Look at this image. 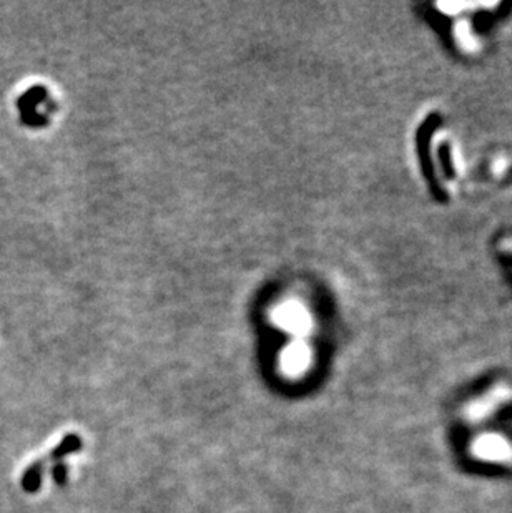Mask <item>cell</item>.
Listing matches in <instances>:
<instances>
[{"mask_svg":"<svg viewBox=\"0 0 512 513\" xmlns=\"http://www.w3.org/2000/svg\"><path fill=\"white\" fill-rule=\"evenodd\" d=\"M43 94H45V92H43L42 88H32L30 92H27V94L19 100L20 110H22V118L25 123L35 125L34 118H39L40 123V116L35 113V103L43 100V96H45Z\"/></svg>","mask_w":512,"mask_h":513,"instance_id":"cell-1","label":"cell"},{"mask_svg":"<svg viewBox=\"0 0 512 513\" xmlns=\"http://www.w3.org/2000/svg\"><path fill=\"white\" fill-rule=\"evenodd\" d=\"M52 477H54V482L59 485H63L67 480V467L63 463H57L52 468Z\"/></svg>","mask_w":512,"mask_h":513,"instance_id":"cell-4","label":"cell"},{"mask_svg":"<svg viewBox=\"0 0 512 513\" xmlns=\"http://www.w3.org/2000/svg\"><path fill=\"white\" fill-rule=\"evenodd\" d=\"M80 447V440L76 435H68L62 440V443L52 452V459H62L65 454H70V452L76 450Z\"/></svg>","mask_w":512,"mask_h":513,"instance_id":"cell-3","label":"cell"},{"mask_svg":"<svg viewBox=\"0 0 512 513\" xmlns=\"http://www.w3.org/2000/svg\"><path fill=\"white\" fill-rule=\"evenodd\" d=\"M42 474H43V463L35 462L23 472L22 475V488L29 494H35L42 485Z\"/></svg>","mask_w":512,"mask_h":513,"instance_id":"cell-2","label":"cell"}]
</instances>
